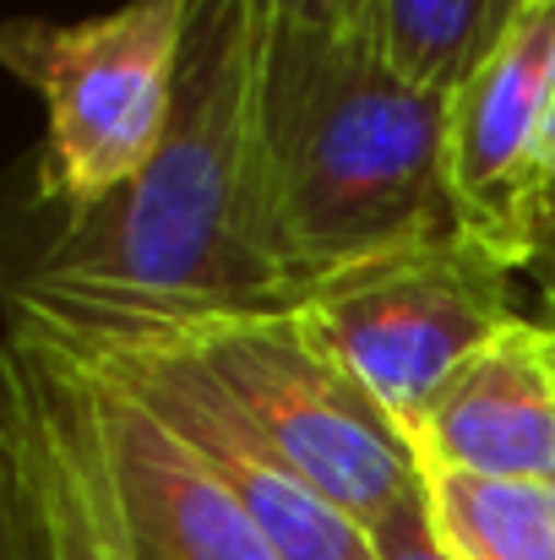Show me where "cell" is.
Masks as SVG:
<instances>
[{
  "label": "cell",
  "mask_w": 555,
  "mask_h": 560,
  "mask_svg": "<svg viewBox=\"0 0 555 560\" xmlns=\"http://www.w3.org/2000/svg\"><path fill=\"white\" fill-rule=\"evenodd\" d=\"M71 375L82 381L93 424H99V446H104V468H109L126 556L131 560H278L273 545L256 534V523L240 512V501L229 495V485L201 463V452L185 435H175L148 402L120 392L115 381L88 375L82 365H71Z\"/></svg>",
  "instance_id": "cell-8"
},
{
  "label": "cell",
  "mask_w": 555,
  "mask_h": 560,
  "mask_svg": "<svg viewBox=\"0 0 555 560\" xmlns=\"http://www.w3.org/2000/svg\"><path fill=\"white\" fill-rule=\"evenodd\" d=\"M5 327H22V322H5ZM22 332L44 338L88 375L115 381L120 392L148 402L175 435H185L201 452V463L229 485V495L240 501V512L256 523V534L273 545L278 560H381L360 517H349L344 506H333L294 474H284L273 457H262L164 354L142 343H109V338H55L38 327H22Z\"/></svg>",
  "instance_id": "cell-7"
},
{
  "label": "cell",
  "mask_w": 555,
  "mask_h": 560,
  "mask_svg": "<svg viewBox=\"0 0 555 560\" xmlns=\"http://www.w3.org/2000/svg\"><path fill=\"white\" fill-rule=\"evenodd\" d=\"M370 539H375V556L381 560H452L441 545H436V534H430L425 495L403 501L386 523H375V528H370Z\"/></svg>",
  "instance_id": "cell-14"
},
{
  "label": "cell",
  "mask_w": 555,
  "mask_h": 560,
  "mask_svg": "<svg viewBox=\"0 0 555 560\" xmlns=\"http://www.w3.org/2000/svg\"><path fill=\"white\" fill-rule=\"evenodd\" d=\"M534 218H540V234L551 245L555 240V109L545 120V137H540V159H534Z\"/></svg>",
  "instance_id": "cell-15"
},
{
  "label": "cell",
  "mask_w": 555,
  "mask_h": 560,
  "mask_svg": "<svg viewBox=\"0 0 555 560\" xmlns=\"http://www.w3.org/2000/svg\"><path fill=\"white\" fill-rule=\"evenodd\" d=\"M518 11L523 0H375L370 22L392 71L452 104L507 38Z\"/></svg>",
  "instance_id": "cell-11"
},
{
  "label": "cell",
  "mask_w": 555,
  "mask_h": 560,
  "mask_svg": "<svg viewBox=\"0 0 555 560\" xmlns=\"http://www.w3.org/2000/svg\"><path fill=\"white\" fill-rule=\"evenodd\" d=\"M273 16H294V22H370L375 0H262Z\"/></svg>",
  "instance_id": "cell-16"
},
{
  "label": "cell",
  "mask_w": 555,
  "mask_h": 560,
  "mask_svg": "<svg viewBox=\"0 0 555 560\" xmlns=\"http://www.w3.org/2000/svg\"><path fill=\"white\" fill-rule=\"evenodd\" d=\"M0 560H44L33 490H27V474H22V457L5 424H0Z\"/></svg>",
  "instance_id": "cell-13"
},
{
  "label": "cell",
  "mask_w": 555,
  "mask_h": 560,
  "mask_svg": "<svg viewBox=\"0 0 555 560\" xmlns=\"http://www.w3.org/2000/svg\"><path fill=\"white\" fill-rule=\"evenodd\" d=\"M164 354L175 371L284 474L360 517L386 523L419 495L408 441L294 322V311L229 316L190 332L109 338Z\"/></svg>",
  "instance_id": "cell-3"
},
{
  "label": "cell",
  "mask_w": 555,
  "mask_h": 560,
  "mask_svg": "<svg viewBox=\"0 0 555 560\" xmlns=\"http://www.w3.org/2000/svg\"><path fill=\"white\" fill-rule=\"evenodd\" d=\"M512 278L518 267L452 223L311 283L294 322L408 441L458 365L518 322Z\"/></svg>",
  "instance_id": "cell-5"
},
{
  "label": "cell",
  "mask_w": 555,
  "mask_h": 560,
  "mask_svg": "<svg viewBox=\"0 0 555 560\" xmlns=\"http://www.w3.org/2000/svg\"><path fill=\"white\" fill-rule=\"evenodd\" d=\"M0 424L33 490L44 560H131L88 392L49 343L16 327L0 343Z\"/></svg>",
  "instance_id": "cell-9"
},
{
  "label": "cell",
  "mask_w": 555,
  "mask_h": 560,
  "mask_svg": "<svg viewBox=\"0 0 555 560\" xmlns=\"http://www.w3.org/2000/svg\"><path fill=\"white\" fill-rule=\"evenodd\" d=\"M414 468L555 485V327L507 322L436 392L408 435Z\"/></svg>",
  "instance_id": "cell-10"
},
{
  "label": "cell",
  "mask_w": 555,
  "mask_h": 560,
  "mask_svg": "<svg viewBox=\"0 0 555 560\" xmlns=\"http://www.w3.org/2000/svg\"><path fill=\"white\" fill-rule=\"evenodd\" d=\"M262 22V0H190L164 142L126 190L49 218L22 261L0 267L5 322L55 338H153L294 311L256 153Z\"/></svg>",
  "instance_id": "cell-1"
},
{
  "label": "cell",
  "mask_w": 555,
  "mask_h": 560,
  "mask_svg": "<svg viewBox=\"0 0 555 560\" xmlns=\"http://www.w3.org/2000/svg\"><path fill=\"white\" fill-rule=\"evenodd\" d=\"M452 104L403 82L375 22H262L256 153L278 256L311 283L441 234Z\"/></svg>",
  "instance_id": "cell-2"
},
{
  "label": "cell",
  "mask_w": 555,
  "mask_h": 560,
  "mask_svg": "<svg viewBox=\"0 0 555 560\" xmlns=\"http://www.w3.org/2000/svg\"><path fill=\"white\" fill-rule=\"evenodd\" d=\"M425 517L452 560H555V495L529 479L419 474Z\"/></svg>",
  "instance_id": "cell-12"
},
{
  "label": "cell",
  "mask_w": 555,
  "mask_h": 560,
  "mask_svg": "<svg viewBox=\"0 0 555 560\" xmlns=\"http://www.w3.org/2000/svg\"><path fill=\"white\" fill-rule=\"evenodd\" d=\"M551 495H555V485H551Z\"/></svg>",
  "instance_id": "cell-18"
},
{
  "label": "cell",
  "mask_w": 555,
  "mask_h": 560,
  "mask_svg": "<svg viewBox=\"0 0 555 560\" xmlns=\"http://www.w3.org/2000/svg\"><path fill=\"white\" fill-rule=\"evenodd\" d=\"M555 109V0H523L507 38L463 82L447 120V186L469 234L529 272L545 250L534 159Z\"/></svg>",
  "instance_id": "cell-6"
},
{
  "label": "cell",
  "mask_w": 555,
  "mask_h": 560,
  "mask_svg": "<svg viewBox=\"0 0 555 560\" xmlns=\"http://www.w3.org/2000/svg\"><path fill=\"white\" fill-rule=\"evenodd\" d=\"M540 278V305H545V327H555V240L545 245V256L529 267Z\"/></svg>",
  "instance_id": "cell-17"
},
{
  "label": "cell",
  "mask_w": 555,
  "mask_h": 560,
  "mask_svg": "<svg viewBox=\"0 0 555 560\" xmlns=\"http://www.w3.org/2000/svg\"><path fill=\"white\" fill-rule=\"evenodd\" d=\"M190 0H120L82 22H0V71L44 98L33 201L49 218L126 190L164 142Z\"/></svg>",
  "instance_id": "cell-4"
}]
</instances>
